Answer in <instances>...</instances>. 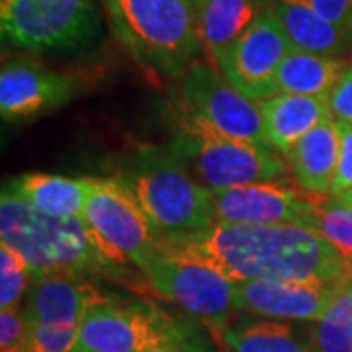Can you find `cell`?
Here are the masks:
<instances>
[{
	"label": "cell",
	"instance_id": "12",
	"mask_svg": "<svg viewBox=\"0 0 352 352\" xmlns=\"http://www.w3.org/2000/svg\"><path fill=\"white\" fill-rule=\"evenodd\" d=\"M212 198L215 221L221 223L298 226L314 229V196H305L298 188L278 180L215 190Z\"/></svg>",
	"mask_w": 352,
	"mask_h": 352
},
{
	"label": "cell",
	"instance_id": "7",
	"mask_svg": "<svg viewBox=\"0 0 352 352\" xmlns=\"http://www.w3.org/2000/svg\"><path fill=\"white\" fill-rule=\"evenodd\" d=\"M94 0H0L2 39L34 53H80L100 38Z\"/></svg>",
	"mask_w": 352,
	"mask_h": 352
},
{
	"label": "cell",
	"instance_id": "27",
	"mask_svg": "<svg viewBox=\"0 0 352 352\" xmlns=\"http://www.w3.org/2000/svg\"><path fill=\"white\" fill-rule=\"evenodd\" d=\"M30 323L20 307L0 309V352H25Z\"/></svg>",
	"mask_w": 352,
	"mask_h": 352
},
{
	"label": "cell",
	"instance_id": "15",
	"mask_svg": "<svg viewBox=\"0 0 352 352\" xmlns=\"http://www.w3.org/2000/svg\"><path fill=\"white\" fill-rule=\"evenodd\" d=\"M106 298L108 296H102L87 276L63 272L34 276L25 296L24 317L30 325H80L88 309Z\"/></svg>",
	"mask_w": 352,
	"mask_h": 352
},
{
	"label": "cell",
	"instance_id": "21",
	"mask_svg": "<svg viewBox=\"0 0 352 352\" xmlns=\"http://www.w3.org/2000/svg\"><path fill=\"white\" fill-rule=\"evenodd\" d=\"M346 67L337 57L315 55L305 51H289L276 75L278 92L327 98L337 87Z\"/></svg>",
	"mask_w": 352,
	"mask_h": 352
},
{
	"label": "cell",
	"instance_id": "28",
	"mask_svg": "<svg viewBox=\"0 0 352 352\" xmlns=\"http://www.w3.org/2000/svg\"><path fill=\"white\" fill-rule=\"evenodd\" d=\"M337 127H339L340 135L339 163H337L333 188H331V196L335 198L352 190V124L337 122Z\"/></svg>",
	"mask_w": 352,
	"mask_h": 352
},
{
	"label": "cell",
	"instance_id": "17",
	"mask_svg": "<svg viewBox=\"0 0 352 352\" xmlns=\"http://www.w3.org/2000/svg\"><path fill=\"white\" fill-rule=\"evenodd\" d=\"M339 127L337 120L331 116L286 153L289 170L303 192L314 198L331 194L339 163Z\"/></svg>",
	"mask_w": 352,
	"mask_h": 352
},
{
	"label": "cell",
	"instance_id": "6",
	"mask_svg": "<svg viewBox=\"0 0 352 352\" xmlns=\"http://www.w3.org/2000/svg\"><path fill=\"white\" fill-rule=\"evenodd\" d=\"M170 149L210 192L272 182L288 173L286 161L266 143L227 138L184 118H178V131Z\"/></svg>",
	"mask_w": 352,
	"mask_h": 352
},
{
	"label": "cell",
	"instance_id": "20",
	"mask_svg": "<svg viewBox=\"0 0 352 352\" xmlns=\"http://www.w3.org/2000/svg\"><path fill=\"white\" fill-rule=\"evenodd\" d=\"M4 188L30 201L39 212L57 217H82L88 198V178L28 173L8 180Z\"/></svg>",
	"mask_w": 352,
	"mask_h": 352
},
{
	"label": "cell",
	"instance_id": "22",
	"mask_svg": "<svg viewBox=\"0 0 352 352\" xmlns=\"http://www.w3.org/2000/svg\"><path fill=\"white\" fill-rule=\"evenodd\" d=\"M214 335L221 352H314L282 321L245 319L214 329Z\"/></svg>",
	"mask_w": 352,
	"mask_h": 352
},
{
	"label": "cell",
	"instance_id": "24",
	"mask_svg": "<svg viewBox=\"0 0 352 352\" xmlns=\"http://www.w3.org/2000/svg\"><path fill=\"white\" fill-rule=\"evenodd\" d=\"M314 229L352 266V206L340 198L315 201Z\"/></svg>",
	"mask_w": 352,
	"mask_h": 352
},
{
	"label": "cell",
	"instance_id": "8",
	"mask_svg": "<svg viewBox=\"0 0 352 352\" xmlns=\"http://www.w3.org/2000/svg\"><path fill=\"white\" fill-rule=\"evenodd\" d=\"M149 286L166 302L204 319L212 329L223 327L233 305L235 284L208 264L157 241L138 263Z\"/></svg>",
	"mask_w": 352,
	"mask_h": 352
},
{
	"label": "cell",
	"instance_id": "19",
	"mask_svg": "<svg viewBox=\"0 0 352 352\" xmlns=\"http://www.w3.org/2000/svg\"><path fill=\"white\" fill-rule=\"evenodd\" d=\"M266 10L276 18L296 51L337 57L349 41V30L329 22L302 0H268Z\"/></svg>",
	"mask_w": 352,
	"mask_h": 352
},
{
	"label": "cell",
	"instance_id": "10",
	"mask_svg": "<svg viewBox=\"0 0 352 352\" xmlns=\"http://www.w3.org/2000/svg\"><path fill=\"white\" fill-rule=\"evenodd\" d=\"M178 108V118L204 124L227 138L264 143L261 106L210 65L194 63L182 75Z\"/></svg>",
	"mask_w": 352,
	"mask_h": 352
},
{
	"label": "cell",
	"instance_id": "13",
	"mask_svg": "<svg viewBox=\"0 0 352 352\" xmlns=\"http://www.w3.org/2000/svg\"><path fill=\"white\" fill-rule=\"evenodd\" d=\"M342 286L315 280H252L235 284L233 305L235 309L263 317L319 321Z\"/></svg>",
	"mask_w": 352,
	"mask_h": 352
},
{
	"label": "cell",
	"instance_id": "23",
	"mask_svg": "<svg viewBox=\"0 0 352 352\" xmlns=\"http://www.w3.org/2000/svg\"><path fill=\"white\" fill-rule=\"evenodd\" d=\"M314 352H352V282L344 284L311 329Z\"/></svg>",
	"mask_w": 352,
	"mask_h": 352
},
{
	"label": "cell",
	"instance_id": "2",
	"mask_svg": "<svg viewBox=\"0 0 352 352\" xmlns=\"http://www.w3.org/2000/svg\"><path fill=\"white\" fill-rule=\"evenodd\" d=\"M0 243L24 258L34 276L43 274H110L118 264L108 261L80 217H57L39 212L30 201L2 188Z\"/></svg>",
	"mask_w": 352,
	"mask_h": 352
},
{
	"label": "cell",
	"instance_id": "5",
	"mask_svg": "<svg viewBox=\"0 0 352 352\" xmlns=\"http://www.w3.org/2000/svg\"><path fill=\"white\" fill-rule=\"evenodd\" d=\"M210 352L194 325L168 317L145 302L106 298L80 323L76 352Z\"/></svg>",
	"mask_w": 352,
	"mask_h": 352
},
{
	"label": "cell",
	"instance_id": "14",
	"mask_svg": "<svg viewBox=\"0 0 352 352\" xmlns=\"http://www.w3.org/2000/svg\"><path fill=\"white\" fill-rule=\"evenodd\" d=\"M75 92L76 85L71 76L28 59L8 61L0 71V113L4 120H25L57 110Z\"/></svg>",
	"mask_w": 352,
	"mask_h": 352
},
{
	"label": "cell",
	"instance_id": "29",
	"mask_svg": "<svg viewBox=\"0 0 352 352\" xmlns=\"http://www.w3.org/2000/svg\"><path fill=\"white\" fill-rule=\"evenodd\" d=\"M329 108L337 122L352 124V67H346L329 96Z\"/></svg>",
	"mask_w": 352,
	"mask_h": 352
},
{
	"label": "cell",
	"instance_id": "1",
	"mask_svg": "<svg viewBox=\"0 0 352 352\" xmlns=\"http://www.w3.org/2000/svg\"><path fill=\"white\" fill-rule=\"evenodd\" d=\"M161 243L198 258L233 284L252 280L352 282L351 264L311 227L215 221L200 235Z\"/></svg>",
	"mask_w": 352,
	"mask_h": 352
},
{
	"label": "cell",
	"instance_id": "16",
	"mask_svg": "<svg viewBox=\"0 0 352 352\" xmlns=\"http://www.w3.org/2000/svg\"><path fill=\"white\" fill-rule=\"evenodd\" d=\"M264 143L274 151L289 153L314 127L331 118L327 98L276 94L258 104Z\"/></svg>",
	"mask_w": 352,
	"mask_h": 352
},
{
	"label": "cell",
	"instance_id": "18",
	"mask_svg": "<svg viewBox=\"0 0 352 352\" xmlns=\"http://www.w3.org/2000/svg\"><path fill=\"white\" fill-rule=\"evenodd\" d=\"M194 6L201 41L217 69L235 41L266 10L268 0H190Z\"/></svg>",
	"mask_w": 352,
	"mask_h": 352
},
{
	"label": "cell",
	"instance_id": "3",
	"mask_svg": "<svg viewBox=\"0 0 352 352\" xmlns=\"http://www.w3.org/2000/svg\"><path fill=\"white\" fill-rule=\"evenodd\" d=\"M122 178L159 241L188 239L215 223L212 192L170 147H139Z\"/></svg>",
	"mask_w": 352,
	"mask_h": 352
},
{
	"label": "cell",
	"instance_id": "25",
	"mask_svg": "<svg viewBox=\"0 0 352 352\" xmlns=\"http://www.w3.org/2000/svg\"><path fill=\"white\" fill-rule=\"evenodd\" d=\"M34 282L30 266L18 252L0 243V309H16Z\"/></svg>",
	"mask_w": 352,
	"mask_h": 352
},
{
	"label": "cell",
	"instance_id": "33",
	"mask_svg": "<svg viewBox=\"0 0 352 352\" xmlns=\"http://www.w3.org/2000/svg\"><path fill=\"white\" fill-rule=\"evenodd\" d=\"M161 352H175V351H161Z\"/></svg>",
	"mask_w": 352,
	"mask_h": 352
},
{
	"label": "cell",
	"instance_id": "9",
	"mask_svg": "<svg viewBox=\"0 0 352 352\" xmlns=\"http://www.w3.org/2000/svg\"><path fill=\"white\" fill-rule=\"evenodd\" d=\"M102 254L116 264L138 263L157 245V233L124 178H90L82 217Z\"/></svg>",
	"mask_w": 352,
	"mask_h": 352
},
{
	"label": "cell",
	"instance_id": "11",
	"mask_svg": "<svg viewBox=\"0 0 352 352\" xmlns=\"http://www.w3.org/2000/svg\"><path fill=\"white\" fill-rule=\"evenodd\" d=\"M294 47L276 18L264 10L251 28L229 50L219 71L249 100L261 102L276 96V75Z\"/></svg>",
	"mask_w": 352,
	"mask_h": 352
},
{
	"label": "cell",
	"instance_id": "32",
	"mask_svg": "<svg viewBox=\"0 0 352 352\" xmlns=\"http://www.w3.org/2000/svg\"><path fill=\"white\" fill-rule=\"evenodd\" d=\"M349 39L352 41V14H351V22H349Z\"/></svg>",
	"mask_w": 352,
	"mask_h": 352
},
{
	"label": "cell",
	"instance_id": "26",
	"mask_svg": "<svg viewBox=\"0 0 352 352\" xmlns=\"http://www.w3.org/2000/svg\"><path fill=\"white\" fill-rule=\"evenodd\" d=\"M80 339V325L51 327L30 325L25 352H76Z\"/></svg>",
	"mask_w": 352,
	"mask_h": 352
},
{
	"label": "cell",
	"instance_id": "31",
	"mask_svg": "<svg viewBox=\"0 0 352 352\" xmlns=\"http://www.w3.org/2000/svg\"><path fill=\"white\" fill-rule=\"evenodd\" d=\"M340 200H344L349 206H352V190L351 192H346V194H342V196H339Z\"/></svg>",
	"mask_w": 352,
	"mask_h": 352
},
{
	"label": "cell",
	"instance_id": "4",
	"mask_svg": "<svg viewBox=\"0 0 352 352\" xmlns=\"http://www.w3.org/2000/svg\"><path fill=\"white\" fill-rule=\"evenodd\" d=\"M116 38L145 71L182 76L204 41L190 0H104Z\"/></svg>",
	"mask_w": 352,
	"mask_h": 352
},
{
	"label": "cell",
	"instance_id": "30",
	"mask_svg": "<svg viewBox=\"0 0 352 352\" xmlns=\"http://www.w3.org/2000/svg\"><path fill=\"white\" fill-rule=\"evenodd\" d=\"M307 6H311L315 12L327 18L329 22L346 28L351 22L352 14V0H302Z\"/></svg>",
	"mask_w": 352,
	"mask_h": 352
}]
</instances>
